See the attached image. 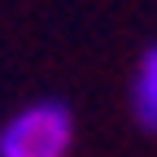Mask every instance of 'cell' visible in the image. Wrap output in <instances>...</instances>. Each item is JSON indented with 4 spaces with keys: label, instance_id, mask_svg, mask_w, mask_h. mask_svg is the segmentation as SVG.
<instances>
[{
    "label": "cell",
    "instance_id": "7a4b0ae2",
    "mask_svg": "<svg viewBox=\"0 0 157 157\" xmlns=\"http://www.w3.org/2000/svg\"><path fill=\"white\" fill-rule=\"evenodd\" d=\"M131 109L144 131H157V44L140 57V70L131 78Z\"/></svg>",
    "mask_w": 157,
    "mask_h": 157
},
{
    "label": "cell",
    "instance_id": "6da1fadb",
    "mask_svg": "<svg viewBox=\"0 0 157 157\" xmlns=\"http://www.w3.org/2000/svg\"><path fill=\"white\" fill-rule=\"evenodd\" d=\"M74 113L61 101H31L0 127V157H70Z\"/></svg>",
    "mask_w": 157,
    "mask_h": 157
}]
</instances>
